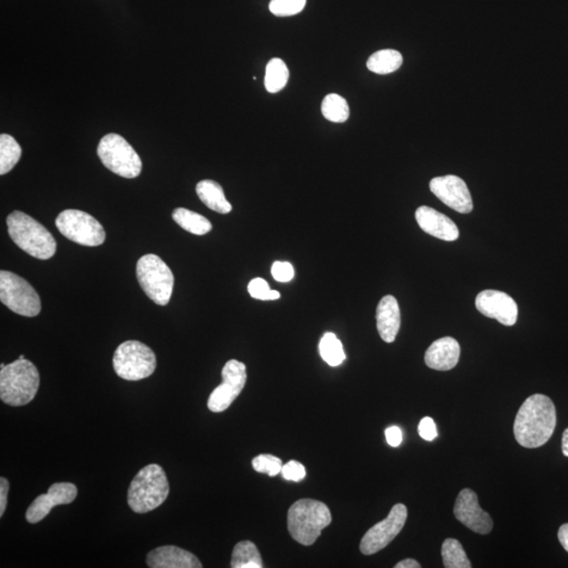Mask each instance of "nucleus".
Here are the masks:
<instances>
[{"instance_id":"nucleus-1","label":"nucleus","mask_w":568,"mask_h":568,"mask_svg":"<svg viewBox=\"0 0 568 568\" xmlns=\"http://www.w3.org/2000/svg\"><path fill=\"white\" fill-rule=\"evenodd\" d=\"M557 413L551 398L536 394L524 401L519 410L514 424L516 440L526 448H537L551 439Z\"/></svg>"},{"instance_id":"nucleus-2","label":"nucleus","mask_w":568,"mask_h":568,"mask_svg":"<svg viewBox=\"0 0 568 568\" xmlns=\"http://www.w3.org/2000/svg\"><path fill=\"white\" fill-rule=\"evenodd\" d=\"M0 399L11 406L27 405L39 392V369L26 358L0 366Z\"/></svg>"},{"instance_id":"nucleus-3","label":"nucleus","mask_w":568,"mask_h":568,"mask_svg":"<svg viewBox=\"0 0 568 568\" xmlns=\"http://www.w3.org/2000/svg\"><path fill=\"white\" fill-rule=\"evenodd\" d=\"M7 226L11 239L30 256L48 261L57 253L53 235L31 216L14 211L8 216Z\"/></svg>"},{"instance_id":"nucleus-4","label":"nucleus","mask_w":568,"mask_h":568,"mask_svg":"<svg viewBox=\"0 0 568 568\" xmlns=\"http://www.w3.org/2000/svg\"><path fill=\"white\" fill-rule=\"evenodd\" d=\"M170 484L164 469L146 466L136 475L128 492V503L136 514H146L159 508L169 497Z\"/></svg>"},{"instance_id":"nucleus-5","label":"nucleus","mask_w":568,"mask_h":568,"mask_svg":"<svg viewBox=\"0 0 568 568\" xmlns=\"http://www.w3.org/2000/svg\"><path fill=\"white\" fill-rule=\"evenodd\" d=\"M332 522L331 510L324 502L301 499L288 510V528L295 541L310 546Z\"/></svg>"},{"instance_id":"nucleus-6","label":"nucleus","mask_w":568,"mask_h":568,"mask_svg":"<svg viewBox=\"0 0 568 568\" xmlns=\"http://www.w3.org/2000/svg\"><path fill=\"white\" fill-rule=\"evenodd\" d=\"M136 274L147 297L158 306L169 304L175 280L171 269L162 258L154 254L142 256L136 267Z\"/></svg>"},{"instance_id":"nucleus-7","label":"nucleus","mask_w":568,"mask_h":568,"mask_svg":"<svg viewBox=\"0 0 568 568\" xmlns=\"http://www.w3.org/2000/svg\"><path fill=\"white\" fill-rule=\"evenodd\" d=\"M115 373L128 381L147 378L155 372L156 355L145 343L129 341L116 349L113 357Z\"/></svg>"},{"instance_id":"nucleus-8","label":"nucleus","mask_w":568,"mask_h":568,"mask_svg":"<svg viewBox=\"0 0 568 568\" xmlns=\"http://www.w3.org/2000/svg\"><path fill=\"white\" fill-rule=\"evenodd\" d=\"M97 154L102 164L114 174L129 179L140 175L141 159L122 136L114 133L104 136L98 145Z\"/></svg>"},{"instance_id":"nucleus-9","label":"nucleus","mask_w":568,"mask_h":568,"mask_svg":"<svg viewBox=\"0 0 568 568\" xmlns=\"http://www.w3.org/2000/svg\"><path fill=\"white\" fill-rule=\"evenodd\" d=\"M0 300L23 317H35L41 311V301L35 288L12 271H0Z\"/></svg>"},{"instance_id":"nucleus-10","label":"nucleus","mask_w":568,"mask_h":568,"mask_svg":"<svg viewBox=\"0 0 568 568\" xmlns=\"http://www.w3.org/2000/svg\"><path fill=\"white\" fill-rule=\"evenodd\" d=\"M55 225L66 238L80 245L98 246L106 240V231L101 222L79 209L61 212Z\"/></svg>"},{"instance_id":"nucleus-11","label":"nucleus","mask_w":568,"mask_h":568,"mask_svg":"<svg viewBox=\"0 0 568 568\" xmlns=\"http://www.w3.org/2000/svg\"><path fill=\"white\" fill-rule=\"evenodd\" d=\"M221 376L222 384L215 388L208 400L209 410L213 413L226 411L244 391L248 379L245 364L235 359L226 363Z\"/></svg>"},{"instance_id":"nucleus-12","label":"nucleus","mask_w":568,"mask_h":568,"mask_svg":"<svg viewBox=\"0 0 568 568\" xmlns=\"http://www.w3.org/2000/svg\"><path fill=\"white\" fill-rule=\"evenodd\" d=\"M407 509L404 504H396L385 520L370 528L360 543L363 555H370L382 551L396 538L405 526Z\"/></svg>"},{"instance_id":"nucleus-13","label":"nucleus","mask_w":568,"mask_h":568,"mask_svg":"<svg viewBox=\"0 0 568 568\" xmlns=\"http://www.w3.org/2000/svg\"><path fill=\"white\" fill-rule=\"evenodd\" d=\"M430 189L438 200L454 211L468 214L473 211V200L467 184L455 175H447L431 179Z\"/></svg>"},{"instance_id":"nucleus-14","label":"nucleus","mask_w":568,"mask_h":568,"mask_svg":"<svg viewBox=\"0 0 568 568\" xmlns=\"http://www.w3.org/2000/svg\"><path fill=\"white\" fill-rule=\"evenodd\" d=\"M454 514L457 520L463 526L480 535H487L492 532L493 519L486 511L481 509L476 493L466 489L457 497Z\"/></svg>"},{"instance_id":"nucleus-15","label":"nucleus","mask_w":568,"mask_h":568,"mask_svg":"<svg viewBox=\"0 0 568 568\" xmlns=\"http://www.w3.org/2000/svg\"><path fill=\"white\" fill-rule=\"evenodd\" d=\"M476 307L485 317L496 319L505 326H512L517 323L518 306L506 293L486 289L478 294Z\"/></svg>"},{"instance_id":"nucleus-16","label":"nucleus","mask_w":568,"mask_h":568,"mask_svg":"<svg viewBox=\"0 0 568 568\" xmlns=\"http://www.w3.org/2000/svg\"><path fill=\"white\" fill-rule=\"evenodd\" d=\"M78 490L70 483L54 484L47 493L37 497L29 506L26 518L31 524L39 523L45 519L55 506L70 504L76 499Z\"/></svg>"},{"instance_id":"nucleus-17","label":"nucleus","mask_w":568,"mask_h":568,"mask_svg":"<svg viewBox=\"0 0 568 568\" xmlns=\"http://www.w3.org/2000/svg\"><path fill=\"white\" fill-rule=\"evenodd\" d=\"M416 220L422 230L430 236L444 240V242H455L459 238V228L448 216L436 211L430 207H420L415 214Z\"/></svg>"},{"instance_id":"nucleus-18","label":"nucleus","mask_w":568,"mask_h":568,"mask_svg":"<svg viewBox=\"0 0 568 568\" xmlns=\"http://www.w3.org/2000/svg\"><path fill=\"white\" fill-rule=\"evenodd\" d=\"M146 564L151 568H201L199 558L192 553L174 546H160L153 549L146 557Z\"/></svg>"},{"instance_id":"nucleus-19","label":"nucleus","mask_w":568,"mask_h":568,"mask_svg":"<svg viewBox=\"0 0 568 568\" xmlns=\"http://www.w3.org/2000/svg\"><path fill=\"white\" fill-rule=\"evenodd\" d=\"M460 345L452 337L438 339L426 351V366L435 370H450L457 366L460 358Z\"/></svg>"},{"instance_id":"nucleus-20","label":"nucleus","mask_w":568,"mask_h":568,"mask_svg":"<svg viewBox=\"0 0 568 568\" xmlns=\"http://www.w3.org/2000/svg\"><path fill=\"white\" fill-rule=\"evenodd\" d=\"M377 330L386 343L395 342L401 325V314L398 301L392 295L382 298L377 306Z\"/></svg>"},{"instance_id":"nucleus-21","label":"nucleus","mask_w":568,"mask_h":568,"mask_svg":"<svg viewBox=\"0 0 568 568\" xmlns=\"http://www.w3.org/2000/svg\"><path fill=\"white\" fill-rule=\"evenodd\" d=\"M196 193L212 211L219 214H228L232 211V205L226 200L224 189L218 182L202 181L197 183Z\"/></svg>"},{"instance_id":"nucleus-22","label":"nucleus","mask_w":568,"mask_h":568,"mask_svg":"<svg viewBox=\"0 0 568 568\" xmlns=\"http://www.w3.org/2000/svg\"><path fill=\"white\" fill-rule=\"evenodd\" d=\"M172 217L179 226L191 234L202 236V235L212 231V224L205 216L190 211L188 209H176L175 211L173 212Z\"/></svg>"},{"instance_id":"nucleus-23","label":"nucleus","mask_w":568,"mask_h":568,"mask_svg":"<svg viewBox=\"0 0 568 568\" xmlns=\"http://www.w3.org/2000/svg\"><path fill=\"white\" fill-rule=\"evenodd\" d=\"M404 64V58L400 52L386 49L376 52L368 60L367 67L370 72L386 75L397 71Z\"/></svg>"},{"instance_id":"nucleus-24","label":"nucleus","mask_w":568,"mask_h":568,"mask_svg":"<svg viewBox=\"0 0 568 568\" xmlns=\"http://www.w3.org/2000/svg\"><path fill=\"white\" fill-rule=\"evenodd\" d=\"M233 568H262V558L254 543L245 540L237 543L232 554Z\"/></svg>"},{"instance_id":"nucleus-25","label":"nucleus","mask_w":568,"mask_h":568,"mask_svg":"<svg viewBox=\"0 0 568 568\" xmlns=\"http://www.w3.org/2000/svg\"><path fill=\"white\" fill-rule=\"evenodd\" d=\"M22 150L18 142L8 134L0 135V175L8 174L20 162Z\"/></svg>"},{"instance_id":"nucleus-26","label":"nucleus","mask_w":568,"mask_h":568,"mask_svg":"<svg viewBox=\"0 0 568 568\" xmlns=\"http://www.w3.org/2000/svg\"><path fill=\"white\" fill-rule=\"evenodd\" d=\"M289 77L286 63L280 58H273L265 67L264 85L270 93H278L284 89Z\"/></svg>"},{"instance_id":"nucleus-27","label":"nucleus","mask_w":568,"mask_h":568,"mask_svg":"<svg viewBox=\"0 0 568 568\" xmlns=\"http://www.w3.org/2000/svg\"><path fill=\"white\" fill-rule=\"evenodd\" d=\"M323 359L331 367H338L345 360L343 345L333 333H325L319 343Z\"/></svg>"},{"instance_id":"nucleus-28","label":"nucleus","mask_w":568,"mask_h":568,"mask_svg":"<svg viewBox=\"0 0 568 568\" xmlns=\"http://www.w3.org/2000/svg\"><path fill=\"white\" fill-rule=\"evenodd\" d=\"M443 565L447 568H471V561L463 549L461 543L456 539H447L443 542L442 549Z\"/></svg>"},{"instance_id":"nucleus-29","label":"nucleus","mask_w":568,"mask_h":568,"mask_svg":"<svg viewBox=\"0 0 568 568\" xmlns=\"http://www.w3.org/2000/svg\"><path fill=\"white\" fill-rule=\"evenodd\" d=\"M321 112L324 119L336 123L347 121L350 117L348 102L338 94H329L324 97L321 104Z\"/></svg>"},{"instance_id":"nucleus-30","label":"nucleus","mask_w":568,"mask_h":568,"mask_svg":"<svg viewBox=\"0 0 568 568\" xmlns=\"http://www.w3.org/2000/svg\"><path fill=\"white\" fill-rule=\"evenodd\" d=\"M306 0H271L270 11L275 16L288 17L300 13Z\"/></svg>"},{"instance_id":"nucleus-31","label":"nucleus","mask_w":568,"mask_h":568,"mask_svg":"<svg viewBox=\"0 0 568 568\" xmlns=\"http://www.w3.org/2000/svg\"><path fill=\"white\" fill-rule=\"evenodd\" d=\"M253 467L258 473L268 474L270 477H275L282 471V461L273 455H259L252 461Z\"/></svg>"},{"instance_id":"nucleus-32","label":"nucleus","mask_w":568,"mask_h":568,"mask_svg":"<svg viewBox=\"0 0 568 568\" xmlns=\"http://www.w3.org/2000/svg\"><path fill=\"white\" fill-rule=\"evenodd\" d=\"M249 293L253 298L258 300H277L280 298V293L270 288L267 281L262 278H255L249 283Z\"/></svg>"},{"instance_id":"nucleus-33","label":"nucleus","mask_w":568,"mask_h":568,"mask_svg":"<svg viewBox=\"0 0 568 568\" xmlns=\"http://www.w3.org/2000/svg\"><path fill=\"white\" fill-rule=\"evenodd\" d=\"M282 477L288 481L299 483L306 476V467L297 461H289L282 466Z\"/></svg>"},{"instance_id":"nucleus-34","label":"nucleus","mask_w":568,"mask_h":568,"mask_svg":"<svg viewBox=\"0 0 568 568\" xmlns=\"http://www.w3.org/2000/svg\"><path fill=\"white\" fill-rule=\"evenodd\" d=\"M271 276L278 282H289L294 278V268L289 262H276L271 265Z\"/></svg>"},{"instance_id":"nucleus-35","label":"nucleus","mask_w":568,"mask_h":568,"mask_svg":"<svg viewBox=\"0 0 568 568\" xmlns=\"http://www.w3.org/2000/svg\"><path fill=\"white\" fill-rule=\"evenodd\" d=\"M418 433L422 439L426 441H433L438 436L437 426L433 418H423L419 423Z\"/></svg>"},{"instance_id":"nucleus-36","label":"nucleus","mask_w":568,"mask_h":568,"mask_svg":"<svg viewBox=\"0 0 568 568\" xmlns=\"http://www.w3.org/2000/svg\"><path fill=\"white\" fill-rule=\"evenodd\" d=\"M386 442L393 448H397L403 443L404 434L398 426H391L386 430Z\"/></svg>"},{"instance_id":"nucleus-37","label":"nucleus","mask_w":568,"mask_h":568,"mask_svg":"<svg viewBox=\"0 0 568 568\" xmlns=\"http://www.w3.org/2000/svg\"><path fill=\"white\" fill-rule=\"evenodd\" d=\"M9 489V481L4 477L0 478V517L4 516L7 509Z\"/></svg>"},{"instance_id":"nucleus-38","label":"nucleus","mask_w":568,"mask_h":568,"mask_svg":"<svg viewBox=\"0 0 568 568\" xmlns=\"http://www.w3.org/2000/svg\"><path fill=\"white\" fill-rule=\"evenodd\" d=\"M558 538L561 546H564L565 551L568 553V523L564 524V526L560 528Z\"/></svg>"},{"instance_id":"nucleus-39","label":"nucleus","mask_w":568,"mask_h":568,"mask_svg":"<svg viewBox=\"0 0 568 568\" xmlns=\"http://www.w3.org/2000/svg\"><path fill=\"white\" fill-rule=\"evenodd\" d=\"M396 568H420L422 565L419 564V562L413 559H405L404 561H400L399 564L395 565Z\"/></svg>"},{"instance_id":"nucleus-40","label":"nucleus","mask_w":568,"mask_h":568,"mask_svg":"<svg viewBox=\"0 0 568 568\" xmlns=\"http://www.w3.org/2000/svg\"><path fill=\"white\" fill-rule=\"evenodd\" d=\"M562 452L565 457H568V429L565 430L564 436H562Z\"/></svg>"}]
</instances>
